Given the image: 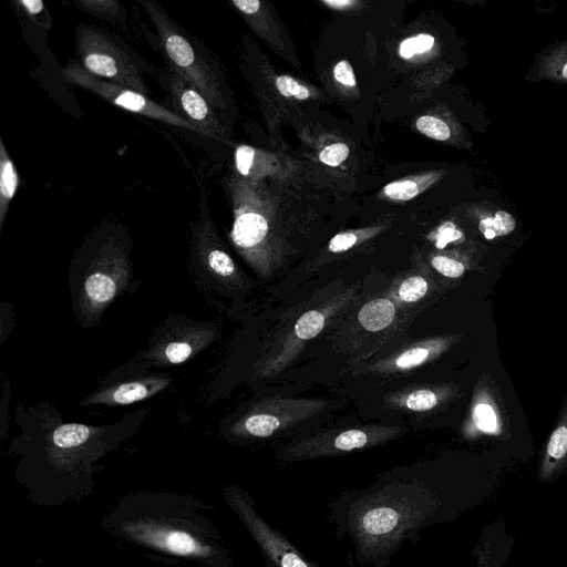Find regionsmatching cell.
Here are the masks:
<instances>
[{
  "label": "cell",
  "instance_id": "cell-1",
  "mask_svg": "<svg viewBox=\"0 0 567 567\" xmlns=\"http://www.w3.org/2000/svg\"><path fill=\"white\" fill-rule=\"evenodd\" d=\"M117 537L156 551L198 560L206 567H231L221 536L204 505L189 496L134 493L104 519Z\"/></svg>",
  "mask_w": 567,
  "mask_h": 567
},
{
  "label": "cell",
  "instance_id": "cell-2",
  "mask_svg": "<svg viewBox=\"0 0 567 567\" xmlns=\"http://www.w3.org/2000/svg\"><path fill=\"white\" fill-rule=\"evenodd\" d=\"M153 22L162 50L173 71L186 78L214 107H221V83L204 44L176 23L154 0H140Z\"/></svg>",
  "mask_w": 567,
  "mask_h": 567
},
{
  "label": "cell",
  "instance_id": "cell-3",
  "mask_svg": "<svg viewBox=\"0 0 567 567\" xmlns=\"http://www.w3.org/2000/svg\"><path fill=\"white\" fill-rule=\"evenodd\" d=\"M75 49L78 62L92 75L150 95L135 61L107 32L79 24Z\"/></svg>",
  "mask_w": 567,
  "mask_h": 567
},
{
  "label": "cell",
  "instance_id": "cell-4",
  "mask_svg": "<svg viewBox=\"0 0 567 567\" xmlns=\"http://www.w3.org/2000/svg\"><path fill=\"white\" fill-rule=\"evenodd\" d=\"M223 496L269 563L270 567H316L256 509L252 496L239 487H226Z\"/></svg>",
  "mask_w": 567,
  "mask_h": 567
},
{
  "label": "cell",
  "instance_id": "cell-5",
  "mask_svg": "<svg viewBox=\"0 0 567 567\" xmlns=\"http://www.w3.org/2000/svg\"><path fill=\"white\" fill-rule=\"evenodd\" d=\"M62 75L68 82L90 91L125 111L198 133L195 126L173 110L154 102L150 96L138 91L92 75L74 59L70 60L62 69Z\"/></svg>",
  "mask_w": 567,
  "mask_h": 567
},
{
  "label": "cell",
  "instance_id": "cell-6",
  "mask_svg": "<svg viewBox=\"0 0 567 567\" xmlns=\"http://www.w3.org/2000/svg\"><path fill=\"white\" fill-rule=\"evenodd\" d=\"M169 99L174 112L206 136L221 134L212 103L186 78L172 70Z\"/></svg>",
  "mask_w": 567,
  "mask_h": 567
},
{
  "label": "cell",
  "instance_id": "cell-7",
  "mask_svg": "<svg viewBox=\"0 0 567 567\" xmlns=\"http://www.w3.org/2000/svg\"><path fill=\"white\" fill-rule=\"evenodd\" d=\"M483 380L472 406L471 420L477 431L499 436L508 425L505 404L493 379Z\"/></svg>",
  "mask_w": 567,
  "mask_h": 567
},
{
  "label": "cell",
  "instance_id": "cell-8",
  "mask_svg": "<svg viewBox=\"0 0 567 567\" xmlns=\"http://www.w3.org/2000/svg\"><path fill=\"white\" fill-rule=\"evenodd\" d=\"M267 233L268 221L262 214L244 206L235 209L230 237L238 248L250 249L257 246L265 239Z\"/></svg>",
  "mask_w": 567,
  "mask_h": 567
},
{
  "label": "cell",
  "instance_id": "cell-9",
  "mask_svg": "<svg viewBox=\"0 0 567 567\" xmlns=\"http://www.w3.org/2000/svg\"><path fill=\"white\" fill-rule=\"evenodd\" d=\"M19 173L0 137V229L19 188Z\"/></svg>",
  "mask_w": 567,
  "mask_h": 567
},
{
  "label": "cell",
  "instance_id": "cell-10",
  "mask_svg": "<svg viewBox=\"0 0 567 567\" xmlns=\"http://www.w3.org/2000/svg\"><path fill=\"white\" fill-rule=\"evenodd\" d=\"M567 463V394L560 413L545 445L544 464L546 467Z\"/></svg>",
  "mask_w": 567,
  "mask_h": 567
},
{
  "label": "cell",
  "instance_id": "cell-11",
  "mask_svg": "<svg viewBox=\"0 0 567 567\" xmlns=\"http://www.w3.org/2000/svg\"><path fill=\"white\" fill-rule=\"evenodd\" d=\"M117 284L106 271L99 269L91 272L84 282V295L91 306H106L115 296Z\"/></svg>",
  "mask_w": 567,
  "mask_h": 567
},
{
  "label": "cell",
  "instance_id": "cell-12",
  "mask_svg": "<svg viewBox=\"0 0 567 567\" xmlns=\"http://www.w3.org/2000/svg\"><path fill=\"white\" fill-rule=\"evenodd\" d=\"M394 317V305L384 298L365 303L358 316L360 323L369 331H380L386 328Z\"/></svg>",
  "mask_w": 567,
  "mask_h": 567
},
{
  "label": "cell",
  "instance_id": "cell-13",
  "mask_svg": "<svg viewBox=\"0 0 567 567\" xmlns=\"http://www.w3.org/2000/svg\"><path fill=\"white\" fill-rule=\"evenodd\" d=\"M167 381H132L113 389L107 395V402L115 404H130L146 399L152 393L165 386Z\"/></svg>",
  "mask_w": 567,
  "mask_h": 567
},
{
  "label": "cell",
  "instance_id": "cell-14",
  "mask_svg": "<svg viewBox=\"0 0 567 567\" xmlns=\"http://www.w3.org/2000/svg\"><path fill=\"white\" fill-rule=\"evenodd\" d=\"M74 6L111 23L120 25L126 23L125 10L116 0H74Z\"/></svg>",
  "mask_w": 567,
  "mask_h": 567
},
{
  "label": "cell",
  "instance_id": "cell-15",
  "mask_svg": "<svg viewBox=\"0 0 567 567\" xmlns=\"http://www.w3.org/2000/svg\"><path fill=\"white\" fill-rule=\"evenodd\" d=\"M91 432V427L83 424H64L54 430L52 442L60 449L76 447L87 441Z\"/></svg>",
  "mask_w": 567,
  "mask_h": 567
},
{
  "label": "cell",
  "instance_id": "cell-16",
  "mask_svg": "<svg viewBox=\"0 0 567 567\" xmlns=\"http://www.w3.org/2000/svg\"><path fill=\"white\" fill-rule=\"evenodd\" d=\"M515 227V218L504 210L496 212L494 216L483 218L478 224V230L486 239L508 235Z\"/></svg>",
  "mask_w": 567,
  "mask_h": 567
},
{
  "label": "cell",
  "instance_id": "cell-17",
  "mask_svg": "<svg viewBox=\"0 0 567 567\" xmlns=\"http://www.w3.org/2000/svg\"><path fill=\"white\" fill-rule=\"evenodd\" d=\"M324 317L319 311H307L296 323V334L303 340L315 338L323 328Z\"/></svg>",
  "mask_w": 567,
  "mask_h": 567
},
{
  "label": "cell",
  "instance_id": "cell-18",
  "mask_svg": "<svg viewBox=\"0 0 567 567\" xmlns=\"http://www.w3.org/2000/svg\"><path fill=\"white\" fill-rule=\"evenodd\" d=\"M279 420L270 414H255L245 421V430L258 437L270 436L278 427Z\"/></svg>",
  "mask_w": 567,
  "mask_h": 567
},
{
  "label": "cell",
  "instance_id": "cell-19",
  "mask_svg": "<svg viewBox=\"0 0 567 567\" xmlns=\"http://www.w3.org/2000/svg\"><path fill=\"white\" fill-rule=\"evenodd\" d=\"M415 125L419 132L436 141H445L451 135L447 124L434 116H421L417 118Z\"/></svg>",
  "mask_w": 567,
  "mask_h": 567
},
{
  "label": "cell",
  "instance_id": "cell-20",
  "mask_svg": "<svg viewBox=\"0 0 567 567\" xmlns=\"http://www.w3.org/2000/svg\"><path fill=\"white\" fill-rule=\"evenodd\" d=\"M427 282L420 276L408 278L399 288V296L406 302H414L422 299L427 291Z\"/></svg>",
  "mask_w": 567,
  "mask_h": 567
},
{
  "label": "cell",
  "instance_id": "cell-21",
  "mask_svg": "<svg viewBox=\"0 0 567 567\" xmlns=\"http://www.w3.org/2000/svg\"><path fill=\"white\" fill-rule=\"evenodd\" d=\"M368 435L360 430H349L338 435L332 447L338 451H352L367 445Z\"/></svg>",
  "mask_w": 567,
  "mask_h": 567
},
{
  "label": "cell",
  "instance_id": "cell-22",
  "mask_svg": "<svg viewBox=\"0 0 567 567\" xmlns=\"http://www.w3.org/2000/svg\"><path fill=\"white\" fill-rule=\"evenodd\" d=\"M419 193L417 184L410 179H402L389 183L384 187L386 197L395 200H408Z\"/></svg>",
  "mask_w": 567,
  "mask_h": 567
},
{
  "label": "cell",
  "instance_id": "cell-23",
  "mask_svg": "<svg viewBox=\"0 0 567 567\" xmlns=\"http://www.w3.org/2000/svg\"><path fill=\"white\" fill-rule=\"evenodd\" d=\"M278 91L286 97L293 96L298 100H306L310 93L308 89L288 75H280L276 80Z\"/></svg>",
  "mask_w": 567,
  "mask_h": 567
},
{
  "label": "cell",
  "instance_id": "cell-24",
  "mask_svg": "<svg viewBox=\"0 0 567 567\" xmlns=\"http://www.w3.org/2000/svg\"><path fill=\"white\" fill-rule=\"evenodd\" d=\"M432 266L449 278H458L465 272V265L446 256H435L431 260Z\"/></svg>",
  "mask_w": 567,
  "mask_h": 567
},
{
  "label": "cell",
  "instance_id": "cell-25",
  "mask_svg": "<svg viewBox=\"0 0 567 567\" xmlns=\"http://www.w3.org/2000/svg\"><path fill=\"white\" fill-rule=\"evenodd\" d=\"M437 396L430 390H419L411 393L406 399V406L413 411L431 410L437 404Z\"/></svg>",
  "mask_w": 567,
  "mask_h": 567
},
{
  "label": "cell",
  "instance_id": "cell-26",
  "mask_svg": "<svg viewBox=\"0 0 567 567\" xmlns=\"http://www.w3.org/2000/svg\"><path fill=\"white\" fill-rule=\"evenodd\" d=\"M19 11H22L28 18L33 19L41 27L49 25L44 21L47 13L45 6L41 0H19L13 2Z\"/></svg>",
  "mask_w": 567,
  "mask_h": 567
},
{
  "label": "cell",
  "instance_id": "cell-27",
  "mask_svg": "<svg viewBox=\"0 0 567 567\" xmlns=\"http://www.w3.org/2000/svg\"><path fill=\"white\" fill-rule=\"evenodd\" d=\"M349 153L350 150L346 144L334 143L320 152L319 159L329 166H338L348 157Z\"/></svg>",
  "mask_w": 567,
  "mask_h": 567
},
{
  "label": "cell",
  "instance_id": "cell-28",
  "mask_svg": "<svg viewBox=\"0 0 567 567\" xmlns=\"http://www.w3.org/2000/svg\"><path fill=\"white\" fill-rule=\"evenodd\" d=\"M256 150L248 145H240L235 151V166L241 176H249Z\"/></svg>",
  "mask_w": 567,
  "mask_h": 567
},
{
  "label": "cell",
  "instance_id": "cell-29",
  "mask_svg": "<svg viewBox=\"0 0 567 567\" xmlns=\"http://www.w3.org/2000/svg\"><path fill=\"white\" fill-rule=\"evenodd\" d=\"M193 353V348L187 342H172L165 348V357L171 363L186 361Z\"/></svg>",
  "mask_w": 567,
  "mask_h": 567
},
{
  "label": "cell",
  "instance_id": "cell-30",
  "mask_svg": "<svg viewBox=\"0 0 567 567\" xmlns=\"http://www.w3.org/2000/svg\"><path fill=\"white\" fill-rule=\"evenodd\" d=\"M430 352L424 348H414L403 352L395 361L398 368L404 369L424 362Z\"/></svg>",
  "mask_w": 567,
  "mask_h": 567
},
{
  "label": "cell",
  "instance_id": "cell-31",
  "mask_svg": "<svg viewBox=\"0 0 567 567\" xmlns=\"http://www.w3.org/2000/svg\"><path fill=\"white\" fill-rule=\"evenodd\" d=\"M462 236V231L458 230L453 223L447 221L439 228L435 245L437 248L442 249L447 244L458 240Z\"/></svg>",
  "mask_w": 567,
  "mask_h": 567
},
{
  "label": "cell",
  "instance_id": "cell-32",
  "mask_svg": "<svg viewBox=\"0 0 567 567\" xmlns=\"http://www.w3.org/2000/svg\"><path fill=\"white\" fill-rule=\"evenodd\" d=\"M336 80L346 86H355L357 80L353 69L348 61H340L333 69Z\"/></svg>",
  "mask_w": 567,
  "mask_h": 567
},
{
  "label": "cell",
  "instance_id": "cell-33",
  "mask_svg": "<svg viewBox=\"0 0 567 567\" xmlns=\"http://www.w3.org/2000/svg\"><path fill=\"white\" fill-rule=\"evenodd\" d=\"M357 243V236L352 233H340L336 235L329 243V250L340 252L348 250Z\"/></svg>",
  "mask_w": 567,
  "mask_h": 567
},
{
  "label": "cell",
  "instance_id": "cell-34",
  "mask_svg": "<svg viewBox=\"0 0 567 567\" xmlns=\"http://www.w3.org/2000/svg\"><path fill=\"white\" fill-rule=\"evenodd\" d=\"M231 4L244 16H254L261 7L259 0H231Z\"/></svg>",
  "mask_w": 567,
  "mask_h": 567
},
{
  "label": "cell",
  "instance_id": "cell-35",
  "mask_svg": "<svg viewBox=\"0 0 567 567\" xmlns=\"http://www.w3.org/2000/svg\"><path fill=\"white\" fill-rule=\"evenodd\" d=\"M412 40L415 54H422L430 51L434 44V38L426 33L413 37Z\"/></svg>",
  "mask_w": 567,
  "mask_h": 567
},
{
  "label": "cell",
  "instance_id": "cell-36",
  "mask_svg": "<svg viewBox=\"0 0 567 567\" xmlns=\"http://www.w3.org/2000/svg\"><path fill=\"white\" fill-rule=\"evenodd\" d=\"M399 53L404 59H410L415 54L412 38H408L401 42Z\"/></svg>",
  "mask_w": 567,
  "mask_h": 567
},
{
  "label": "cell",
  "instance_id": "cell-37",
  "mask_svg": "<svg viewBox=\"0 0 567 567\" xmlns=\"http://www.w3.org/2000/svg\"><path fill=\"white\" fill-rule=\"evenodd\" d=\"M324 3L328 4V6H331V7L336 8V9H339L340 7L343 8V7L351 6L354 2L353 1H348V0H339V1H337V0H332V1L326 0Z\"/></svg>",
  "mask_w": 567,
  "mask_h": 567
},
{
  "label": "cell",
  "instance_id": "cell-38",
  "mask_svg": "<svg viewBox=\"0 0 567 567\" xmlns=\"http://www.w3.org/2000/svg\"><path fill=\"white\" fill-rule=\"evenodd\" d=\"M561 73H563V76L565 79H567V63L564 65Z\"/></svg>",
  "mask_w": 567,
  "mask_h": 567
}]
</instances>
